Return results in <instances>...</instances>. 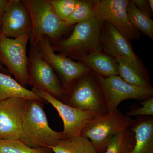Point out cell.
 Here are the masks:
<instances>
[{"mask_svg":"<svg viewBox=\"0 0 153 153\" xmlns=\"http://www.w3.org/2000/svg\"><path fill=\"white\" fill-rule=\"evenodd\" d=\"M28 100L14 97L0 101V140L20 139Z\"/></svg>","mask_w":153,"mask_h":153,"instance_id":"7c38bea8","label":"cell"},{"mask_svg":"<svg viewBox=\"0 0 153 153\" xmlns=\"http://www.w3.org/2000/svg\"><path fill=\"white\" fill-rule=\"evenodd\" d=\"M141 104V106H138L126 113V116H153V97L143 100Z\"/></svg>","mask_w":153,"mask_h":153,"instance_id":"d4e9b609","label":"cell"},{"mask_svg":"<svg viewBox=\"0 0 153 153\" xmlns=\"http://www.w3.org/2000/svg\"><path fill=\"white\" fill-rule=\"evenodd\" d=\"M77 0H48L55 15L66 22L73 13Z\"/></svg>","mask_w":153,"mask_h":153,"instance_id":"cb8c5ba5","label":"cell"},{"mask_svg":"<svg viewBox=\"0 0 153 153\" xmlns=\"http://www.w3.org/2000/svg\"><path fill=\"white\" fill-rule=\"evenodd\" d=\"M134 4L141 12L151 18L153 16V11L150 8L148 0H132Z\"/></svg>","mask_w":153,"mask_h":153,"instance_id":"484cf974","label":"cell"},{"mask_svg":"<svg viewBox=\"0 0 153 153\" xmlns=\"http://www.w3.org/2000/svg\"><path fill=\"white\" fill-rule=\"evenodd\" d=\"M130 0H94L95 16L111 23L128 41L138 40L141 33L129 20L126 13Z\"/></svg>","mask_w":153,"mask_h":153,"instance_id":"30bf717a","label":"cell"},{"mask_svg":"<svg viewBox=\"0 0 153 153\" xmlns=\"http://www.w3.org/2000/svg\"><path fill=\"white\" fill-rule=\"evenodd\" d=\"M63 103L74 108L94 113L98 116L108 113L101 87L95 74L91 71L73 85L65 95Z\"/></svg>","mask_w":153,"mask_h":153,"instance_id":"277c9868","label":"cell"},{"mask_svg":"<svg viewBox=\"0 0 153 153\" xmlns=\"http://www.w3.org/2000/svg\"><path fill=\"white\" fill-rule=\"evenodd\" d=\"M118 75L126 82L137 87L150 88L151 85L149 73L140 59L128 57H116Z\"/></svg>","mask_w":153,"mask_h":153,"instance_id":"9a60e30c","label":"cell"},{"mask_svg":"<svg viewBox=\"0 0 153 153\" xmlns=\"http://www.w3.org/2000/svg\"><path fill=\"white\" fill-rule=\"evenodd\" d=\"M42 57L57 74L65 95L80 78L90 71L83 63L74 61L63 54H56L47 36H42L37 43Z\"/></svg>","mask_w":153,"mask_h":153,"instance_id":"8992f818","label":"cell"},{"mask_svg":"<svg viewBox=\"0 0 153 153\" xmlns=\"http://www.w3.org/2000/svg\"><path fill=\"white\" fill-rule=\"evenodd\" d=\"M30 35L12 38L0 33V63L25 88L29 85L27 45Z\"/></svg>","mask_w":153,"mask_h":153,"instance_id":"52a82bcc","label":"cell"},{"mask_svg":"<svg viewBox=\"0 0 153 153\" xmlns=\"http://www.w3.org/2000/svg\"><path fill=\"white\" fill-rule=\"evenodd\" d=\"M0 72H1V73H4V74H10L7 69V68L4 67L1 63H0ZM9 75H10V74H9Z\"/></svg>","mask_w":153,"mask_h":153,"instance_id":"83f0119b","label":"cell"},{"mask_svg":"<svg viewBox=\"0 0 153 153\" xmlns=\"http://www.w3.org/2000/svg\"><path fill=\"white\" fill-rule=\"evenodd\" d=\"M95 17L94 0H77L73 13L66 21L68 27Z\"/></svg>","mask_w":153,"mask_h":153,"instance_id":"7402d4cb","label":"cell"},{"mask_svg":"<svg viewBox=\"0 0 153 153\" xmlns=\"http://www.w3.org/2000/svg\"><path fill=\"white\" fill-rule=\"evenodd\" d=\"M32 91L54 107L63 121L64 138L80 135L83 128L98 116L94 113L84 111L69 106L45 91L33 88Z\"/></svg>","mask_w":153,"mask_h":153,"instance_id":"8fae6325","label":"cell"},{"mask_svg":"<svg viewBox=\"0 0 153 153\" xmlns=\"http://www.w3.org/2000/svg\"><path fill=\"white\" fill-rule=\"evenodd\" d=\"M126 13L132 25L140 33L153 39V21L151 18L139 10L131 0L128 4Z\"/></svg>","mask_w":153,"mask_h":153,"instance_id":"ffe728a7","label":"cell"},{"mask_svg":"<svg viewBox=\"0 0 153 153\" xmlns=\"http://www.w3.org/2000/svg\"><path fill=\"white\" fill-rule=\"evenodd\" d=\"M28 72L29 85L63 102L65 94L59 78L52 66L41 56L37 44L30 46Z\"/></svg>","mask_w":153,"mask_h":153,"instance_id":"ba28073f","label":"cell"},{"mask_svg":"<svg viewBox=\"0 0 153 153\" xmlns=\"http://www.w3.org/2000/svg\"><path fill=\"white\" fill-rule=\"evenodd\" d=\"M102 51L116 57H126L140 59L133 50L128 41L110 22L104 21L102 26L100 37Z\"/></svg>","mask_w":153,"mask_h":153,"instance_id":"5bb4252c","label":"cell"},{"mask_svg":"<svg viewBox=\"0 0 153 153\" xmlns=\"http://www.w3.org/2000/svg\"><path fill=\"white\" fill-rule=\"evenodd\" d=\"M148 3L150 8L152 11H153V0H148Z\"/></svg>","mask_w":153,"mask_h":153,"instance_id":"f1b7e54d","label":"cell"},{"mask_svg":"<svg viewBox=\"0 0 153 153\" xmlns=\"http://www.w3.org/2000/svg\"><path fill=\"white\" fill-rule=\"evenodd\" d=\"M50 149L31 147L20 140H0V153H52Z\"/></svg>","mask_w":153,"mask_h":153,"instance_id":"603a6c76","label":"cell"},{"mask_svg":"<svg viewBox=\"0 0 153 153\" xmlns=\"http://www.w3.org/2000/svg\"><path fill=\"white\" fill-rule=\"evenodd\" d=\"M135 143L134 133L128 128L109 141L104 153H132Z\"/></svg>","mask_w":153,"mask_h":153,"instance_id":"44dd1931","label":"cell"},{"mask_svg":"<svg viewBox=\"0 0 153 153\" xmlns=\"http://www.w3.org/2000/svg\"><path fill=\"white\" fill-rule=\"evenodd\" d=\"M14 97L28 100H44L32 90L23 87L9 74L0 72V101Z\"/></svg>","mask_w":153,"mask_h":153,"instance_id":"ac0fdd59","label":"cell"},{"mask_svg":"<svg viewBox=\"0 0 153 153\" xmlns=\"http://www.w3.org/2000/svg\"><path fill=\"white\" fill-rule=\"evenodd\" d=\"M103 21L97 17L74 25L71 33L61 38L52 47L59 52L77 60L91 53L102 51L100 37Z\"/></svg>","mask_w":153,"mask_h":153,"instance_id":"6da1fadb","label":"cell"},{"mask_svg":"<svg viewBox=\"0 0 153 153\" xmlns=\"http://www.w3.org/2000/svg\"><path fill=\"white\" fill-rule=\"evenodd\" d=\"M95 76L103 92L108 112L117 109L120 102L126 100L143 101L153 97V88L134 86L126 82L119 75L107 78L97 74Z\"/></svg>","mask_w":153,"mask_h":153,"instance_id":"9c48e42d","label":"cell"},{"mask_svg":"<svg viewBox=\"0 0 153 153\" xmlns=\"http://www.w3.org/2000/svg\"><path fill=\"white\" fill-rule=\"evenodd\" d=\"M44 100H28L20 140L31 147L50 149L64 139L63 132L49 127L44 110Z\"/></svg>","mask_w":153,"mask_h":153,"instance_id":"7a4b0ae2","label":"cell"},{"mask_svg":"<svg viewBox=\"0 0 153 153\" xmlns=\"http://www.w3.org/2000/svg\"><path fill=\"white\" fill-rule=\"evenodd\" d=\"M8 2L9 0H0V30L1 27L3 16Z\"/></svg>","mask_w":153,"mask_h":153,"instance_id":"4316f807","label":"cell"},{"mask_svg":"<svg viewBox=\"0 0 153 153\" xmlns=\"http://www.w3.org/2000/svg\"><path fill=\"white\" fill-rule=\"evenodd\" d=\"M32 22L22 0H9L3 16L0 33L12 38L30 35Z\"/></svg>","mask_w":153,"mask_h":153,"instance_id":"4fadbf2b","label":"cell"},{"mask_svg":"<svg viewBox=\"0 0 153 153\" xmlns=\"http://www.w3.org/2000/svg\"><path fill=\"white\" fill-rule=\"evenodd\" d=\"M51 149L53 153H97L90 140L81 135L59 140Z\"/></svg>","mask_w":153,"mask_h":153,"instance_id":"d6986e66","label":"cell"},{"mask_svg":"<svg viewBox=\"0 0 153 153\" xmlns=\"http://www.w3.org/2000/svg\"><path fill=\"white\" fill-rule=\"evenodd\" d=\"M76 60L85 64L94 74L104 78L118 75L115 58L102 51L91 53Z\"/></svg>","mask_w":153,"mask_h":153,"instance_id":"e0dca14e","label":"cell"},{"mask_svg":"<svg viewBox=\"0 0 153 153\" xmlns=\"http://www.w3.org/2000/svg\"><path fill=\"white\" fill-rule=\"evenodd\" d=\"M132 120L115 109L96 117L83 128L80 135L90 140L97 153H104L109 141L129 128Z\"/></svg>","mask_w":153,"mask_h":153,"instance_id":"5b68a950","label":"cell"},{"mask_svg":"<svg viewBox=\"0 0 153 153\" xmlns=\"http://www.w3.org/2000/svg\"><path fill=\"white\" fill-rule=\"evenodd\" d=\"M129 128L135 138L132 153H153V116H139L132 120Z\"/></svg>","mask_w":153,"mask_h":153,"instance_id":"2e32d148","label":"cell"},{"mask_svg":"<svg viewBox=\"0 0 153 153\" xmlns=\"http://www.w3.org/2000/svg\"><path fill=\"white\" fill-rule=\"evenodd\" d=\"M31 17L30 44L37 45L42 36L49 38L52 45L66 34L70 27L55 15L48 0H22Z\"/></svg>","mask_w":153,"mask_h":153,"instance_id":"3957f363","label":"cell"}]
</instances>
